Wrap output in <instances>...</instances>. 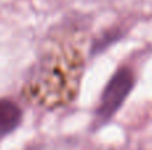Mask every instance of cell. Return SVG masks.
Segmentation results:
<instances>
[{
  "label": "cell",
  "mask_w": 152,
  "mask_h": 150,
  "mask_svg": "<svg viewBox=\"0 0 152 150\" xmlns=\"http://www.w3.org/2000/svg\"><path fill=\"white\" fill-rule=\"evenodd\" d=\"M134 84V77L129 69H120L115 76L111 79L105 90L103 93L99 109H97V118L102 121H107L112 117V114L119 109V106L126 100Z\"/></svg>",
  "instance_id": "cell-1"
},
{
  "label": "cell",
  "mask_w": 152,
  "mask_h": 150,
  "mask_svg": "<svg viewBox=\"0 0 152 150\" xmlns=\"http://www.w3.org/2000/svg\"><path fill=\"white\" fill-rule=\"evenodd\" d=\"M20 118L21 112L16 104L10 100H0V138L13 132Z\"/></svg>",
  "instance_id": "cell-2"
}]
</instances>
